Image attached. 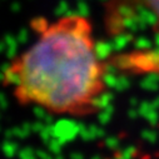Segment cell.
Returning <instances> with one entry per match:
<instances>
[{
    "mask_svg": "<svg viewBox=\"0 0 159 159\" xmlns=\"http://www.w3.org/2000/svg\"><path fill=\"white\" fill-rule=\"evenodd\" d=\"M33 43L2 73V85L23 107L66 118H87L102 107L108 64L92 21L82 14L31 20Z\"/></svg>",
    "mask_w": 159,
    "mask_h": 159,
    "instance_id": "1",
    "label": "cell"
},
{
    "mask_svg": "<svg viewBox=\"0 0 159 159\" xmlns=\"http://www.w3.org/2000/svg\"><path fill=\"white\" fill-rule=\"evenodd\" d=\"M138 11H148L159 29V0H105L104 21L107 31L111 35L124 33L129 20Z\"/></svg>",
    "mask_w": 159,
    "mask_h": 159,
    "instance_id": "2",
    "label": "cell"
}]
</instances>
